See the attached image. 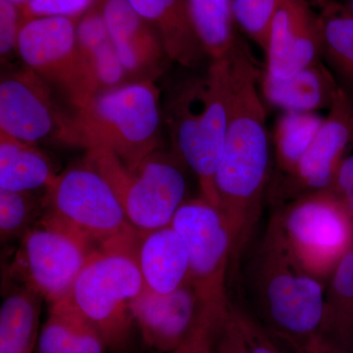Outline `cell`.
<instances>
[{
	"label": "cell",
	"mask_w": 353,
	"mask_h": 353,
	"mask_svg": "<svg viewBox=\"0 0 353 353\" xmlns=\"http://www.w3.org/2000/svg\"><path fill=\"white\" fill-rule=\"evenodd\" d=\"M261 72L245 43L230 55L231 108L215 189L231 232L234 264L252 240L271 183L273 141L257 88Z\"/></svg>",
	"instance_id": "obj_1"
},
{
	"label": "cell",
	"mask_w": 353,
	"mask_h": 353,
	"mask_svg": "<svg viewBox=\"0 0 353 353\" xmlns=\"http://www.w3.org/2000/svg\"><path fill=\"white\" fill-rule=\"evenodd\" d=\"M248 283L261 324L296 353L321 334L326 284L297 260L275 216L248 266Z\"/></svg>",
	"instance_id": "obj_2"
},
{
	"label": "cell",
	"mask_w": 353,
	"mask_h": 353,
	"mask_svg": "<svg viewBox=\"0 0 353 353\" xmlns=\"http://www.w3.org/2000/svg\"><path fill=\"white\" fill-rule=\"evenodd\" d=\"M231 97L229 57L210 61L205 73L178 83L163 108L172 152L194 172L201 196L218 208L215 174L226 139Z\"/></svg>",
	"instance_id": "obj_3"
},
{
	"label": "cell",
	"mask_w": 353,
	"mask_h": 353,
	"mask_svg": "<svg viewBox=\"0 0 353 353\" xmlns=\"http://www.w3.org/2000/svg\"><path fill=\"white\" fill-rule=\"evenodd\" d=\"M83 148L113 153L129 170L159 150L164 125L154 80L134 81L101 92L75 109Z\"/></svg>",
	"instance_id": "obj_4"
},
{
	"label": "cell",
	"mask_w": 353,
	"mask_h": 353,
	"mask_svg": "<svg viewBox=\"0 0 353 353\" xmlns=\"http://www.w3.org/2000/svg\"><path fill=\"white\" fill-rule=\"evenodd\" d=\"M139 238L138 231L97 248L66 299L113 350L129 340L134 323L132 303L145 289L137 255Z\"/></svg>",
	"instance_id": "obj_5"
},
{
	"label": "cell",
	"mask_w": 353,
	"mask_h": 353,
	"mask_svg": "<svg viewBox=\"0 0 353 353\" xmlns=\"http://www.w3.org/2000/svg\"><path fill=\"white\" fill-rule=\"evenodd\" d=\"M85 158L110 183L128 220L141 233L170 226L185 201V164L173 152L157 150L134 170L108 150H88Z\"/></svg>",
	"instance_id": "obj_6"
},
{
	"label": "cell",
	"mask_w": 353,
	"mask_h": 353,
	"mask_svg": "<svg viewBox=\"0 0 353 353\" xmlns=\"http://www.w3.org/2000/svg\"><path fill=\"white\" fill-rule=\"evenodd\" d=\"M43 199L44 214L95 248L138 232L128 220L115 190L87 158L58 174L44 190Z\"/></svg>",
	"instance_id": "obj_7"
},
{
	"label": "cell",
	"mask_w": 353,
	"mask_h": 353,
	"mask_svg": "<svg viewBox=\"0 0 353 353\" xmlns=\"http://www.w3.org/2000/svg\"><path fill=\"white\" fill-rule=\"evenodd\" d=\"M97 250L80 234L43 214L21 239L9 277L50 305L66 301L74 283Z\"/></svg>",
	"instance_id": "obj_8"
},
{
	"label": "cell",
	"mask_w": 353,
	"mask_h": 353,
	"mask_svg": "<svg viewBox=\"0 0 353 353\" xmlns=\"http://www.w3.org/2000/svg\"><path fill=\"white\" fill-rule=\"evenodd\" d=\"M274 216L297 260L325 284L353 250V221L327 190L294 199Z\"/></svg>",
	"instance_id": "obj_9"
},
{
	"label": "cell",
	"mask_w": 353,
	"mask_h": 353,
	"mask_svg": "<svg viewBox=\"0 0 353 353\" xmlns=\"http://www.w3.org/2000/svg\"><path fill=\"white\" fill-rule=\"evenodd\" d=\"M171 226L185 241L189 255V283L199 306L226 315L231 303L227 277L232 263L231 232L217 206L203 196L183 202Z\"/></svg>",
	"instance_id": "obj_10"
},
{
	"label": "cell",
	"mask_w": 353,
	"mask_h": 353,
	"mask_svg": "<svg viewBox=\"0 0 353 353\" xmlns=\"http://www.w3.org/2000/svg\"><path fill=\"white\" fill-rule=\"evenodd\" d=\"M0 134L29 145L83 148L75 115L62 108L50 85L25 66L2 76Z\"/></svg>",
	"instance_id": "obj_11"
},
{
	"label": "cell",
	"mask_w": 353,
	"mask_h": 353,
	"mask_svg": "<svg viewBox=\"0 0 353 353\" xmlns=\"http://www.w3.org/2000/svg\"><path fill=\"white\" fill-rule=\"evenodd\" d=\"M78 21L59 16L26 21L17 41L24 66L57 88L75 109L97 95L79 50Z\"/></svg>",
	"instance_id": "obj_12"
},
{
	"label": "cell",
	"mask_w": 353,
	"mask_h": 353,
	"mask_svg": "<svg viewBox=\"0 0 353 353\" xmlns=\"http://www.w3.org/2000/svg\"><path fill=\"white\" fill-rule=\"evenodd\" d=\"M353 148V104L339 88L321 128L296 170L274 188L277 196L299 197L328 189Z\"/></svg>",
	"instance_id": "obj_13"
},
{
	"label": "cell",
	"mask_w": 353,
	"mask_h": 353,
	"mask_svg": "<svg viewBox=\"0 0 353 353\" xmlns=\"http://www.w3.org/2000/svg\"><path fill=\"white\" fill-rule=\"evenodd\" d=\"M324 29L308 0H279L269 32L265 71L277 79L323 60Z\"/></svg>",
	"instance_id": "obj_14"
},
{
	"label": "cell",
	"mask_w": 353,
	"mask_h": 353,
	"mask_svg": "<svg viewBox=\"0 0 353 353\" xmlns=\"http://www.w3.org/2000/svg\"><path fill=\"white\" fill-rule=\"evenodd\" d=\"M101 13L131 82L155 81L168 69L172 61L159 34L127 0H105Z\"/></svg>",
	"instance_id": "obj_15"
},
{
	"label": "cell",
	"mask_w": 353,
	"mask_h": 353,
	"mask_svg": "<svg viewBox=\"0 0 353 353\" xmlns=\"http://www.w3.org/2000/svg\"><path fill=\"white\" fill-rule=\"evenodd\" d=\"M199 301L190 283L170 294L143 289L132 303V315L146 345L173 352L185 338L199 313Z\"/></svg>",
	"instance_id": "obj_16"
},
{
	"label": "cell",
	"mask_w": 353,
	"mask_h": 353,
	"mask_svg": "<svg viewBox=\"0 0 353 353\" xmlns=\"http://www.w3.org/2000/svg\"><path fill=\"white\" fill-rule=\"evenodd\" d=\"M154 28L172 62L188 69L201 66L208 57L197 36L189 0H127Z\"/></svg>",
	"instance_id": "obj_17"
},
{
	"label": "cell",
	"mask_w": 353,
	"mask_h": 353,
	"mask_svg": "<svg viewBox=\"0 0 353 353\" xmlns=\"http://www.w3.org/2000/svg\"><path fill=\"white\" fill-rule=\"evenodd\" d=\"M259 83L265 101L285 112L329 111L339 92L336 79L323 60L285 79L274 78L264 70Z\"/></svg>",
	"instance_id": "obj_18"
},
{
	"label": "cell",
	"mask_w": 353,
	"mask_h": 353,
	"mask_svg": "<svg viewBox=\"0 0 353 353\" xmlns=\"http://www.w3.org/2000/svg\"><path fill=\"white\" fill-rule=\"evenodd\" d=\"M137 255L146 289L166 294L189 283L187 248L171 225L141 233Z\"/></svg>",
	"instance_id": "obj_19"
},
{
	"label": "cell",
	"mask_w": 353,
	"mask_h": 353,
	"mask_svg": "<svg viewBox=\"0 0 353 353\" xmlns=\"http://www.w3.org/2000/svg\"><path fill=\"white\" fill-rule=\"evenodd\" d=\"M101 6L88 11L77 23L79 50L97 95L131 82L109 34Z\"/></svg>",
	"instance_id": "obj_20"
},
{
	"label": "cell",
	"mask_w": 353,
	"mask_h": 353,
	"mask_svg": "<svg viewBox=\"0 0 353 353\" xmlns=\"http://www.w3.org/2000/svg\"><path fill=\"white\" fill-rule=\"evenodd\" d=\"M36 347L37 353H104L108 345L101 333L64 301L50 305Z\"/></svg>",
	"instance_id": "obj_21"
},
{
	"label": "cell",
	"mask_w": 353,
	"mask_h": 353,
	"mask_svg": "<svg viewBox=\"0 0 353 353\" xmlns=\"http://www.w3.org/2000/svg\"><path fill=\"white\" fill-rule=\"evenodd\" d=\"M58 174L50 157L38 145L0 134V190L34 192L46 190Z\"/></svg>",
	"instance_id": "obj_22"
},
{
	"label": "cell",
	"mask_w": 353,
	"mask_h": 353,
	"mask_svg": "<svg viewBox=\"0 0 353 353\" xmlns=\"http://www.w3.org/2000/svg\"><path fill=\"white\" fill-rule=\"evenodd\" d=\"M43 299L20 285H13L0 307V353H32L39 338Z\"/></svg>",
	"instance_id": "obj_23"
},
{
	"label": "cell",
	"mask_w": 353,
	"mask_h": 353,
	"mask_svg": "<svg viewBox=\"0 0 353 353\" xmlns=\"http://www.w3.org/2000/svg\"><path fill=\"white\" fill-rule=\"evenodd\" d=\"M324 29L323 61L353 104V16L336 0L320 8Z\"/></svg>",
	"instance_id": "obj_24"
},
{
	"label": "cell",
	"mask_w": 353,
	"mask_h": 353,
	"mask_svg": "<svg viewBox=\"0 0 353 353\" xmlns=\"http://www.w3.org/2000/svg\"><path fill=\"white\" fill-rule=\"evenodd\" d=\"M321 336L353 352V250L327 282Z\"/></svg>",
	"instance_id": "obj_25"
},
{
	"label": "cell",
	"mask_w": 353,
	"mask_h": 353,
	"mask_svg": "<svg viewBox=\"0 0 353 353\" xmlns=\"http://www.w3.org/2000/svg\"><path fill=\"white\" fill-rule=\"evenodd\" d=\"M190 16L210 61L225 59L243 39L238 32L231 0H189Z\"/></svg>",
	"instance_id": "obj_26"
},
{
	"label": "cell",
	"mask_w": 353,
	"mask_h": 353,
	"mask_svg": "<svg viewBox=\"0 0 353 353\" xmlns=\"http://www.w3.org/2000/svg\"><path fill=\"white\" fill-rule=\"evenodd\" d=\"M325 118L316 112L287 111L280 116L273 136L277 179L274 188L292 175L307 152Z\"/></svg>",
	"instance_id": "obj_27"
},
{
	"label": "cell",
	"mask_w": 353,
	"mask_h": 353,
	"mask_svg": "<svg viewBox=\"0 0 353 353\" xmlns=\"http://www.w3.org/2000/svg\"><path fill=\"white\" fill-rule=\"evenodd\" d=\"M44 192L0 190V236L2 243L22 239L44 214Z\"/></svg>",
	"instance_id": "obj_28"
},
{
	"label": "cell",
	"mask_w": 353,
	"mask_h": 353,
	"mask_svg": "<svg viewBox=\"0 0 353 353\" xmlns=\"http://www.w3.org/2000/svg\"><path fill=\"white\" fill-rule=\"evenodd\" d=\"M279 0H231V9L239 29L266 52L269 32Z\"/></svg>",
	"instance_id": "obj_29"
},
{
	"label": "cell",
	"mask_w": 353,
	"mask_h": 353,
	"mask_svg": "<svg viewBox=\"0 0 353 353\" xmlns=\"http://www.w3.org/2000/svg\"><path fill=\"white\" fill-rule=\"evenodd\" d=\"M228 313L220 315L199 306L196 321L172 353H217L218 336Z\"/></svg>",
	"instance_id": "obj_30"
},
{
	"label": "cell",
	"mask_w": 353,
	"mask_h": 353,
	"mask_svg": "<svg viewBox=\"0 0 353 353\" xmlns=\"http://www.w3.org/2000/svg\"><path fill=\"white\" fill-rule=\"evenodd\" d=\"M105 0H30L21 9L23 21L34 18L59 16L80 19L83 15L95 7H101Z\"/></svg>",
	"instance_id": "obj_31"
},
{
	"label": "cell",
	"mask_w": 353,
	"mask_h": 353,
	"mask_svg": "<svg viewBox=\"0 0 353 353\" xmlns=\"http://www.w3.org/2000/svg\"><path fill=\"white\" fill-rule=\"evenodd\" d=\"M233 310L248 353H288L280 347L277 340L272 336L263 325L257 322L248 311L234 305Z\"/></svg>",
	"instance_id": "obj_32"
},
{
	"label": "cell",
	"mask_w": 353,
	"mask_h": 353,
	"mask_svg": "<svg viewBox=\"0 0 353 353\" xmlns=\"http://www.w3.org/2000/svg\"><path fill=\"white\" fill-rule=\"evenodd\" d=\"M23 21L19 7L8 0H0V54L1 61L17 53L18 36Z\"/></svg>",
	"instance_id": "obj_33"
},
{
	"label": "cell",
	"mask_w": 353,
	"mask_h": 353,
	"mask_svg": "<svg viewBox=\"0 0 353 353\" xmlns=\"http://www.w3.org/2000/svg\"><path fill=\"white\" fill-rule=\"evenodd\" d=\"M327 192L340 203L353 221V154L348 155Z\"/></svg>",
	"instance_id": "obj_34"
},
{
	"label": "cell",
	"mask_w": 353,
	"mask_h": 353,
	"mask_svg": "<svg viewBox=\"0 0 353 353\" xmlns=\"http://www.w3.org/2000/svg\"><path fill=\"white\" fill-rule=\"evenodd\" d=\"M217 353H248L240 326L234 317L232 303L226 319L221 326L217 341Z\"/></svg>",
	"instance_id": "obj_35"
},
{
	"label": "cell",
	"mask_w": 353,
	"mask_h": 353,
	"mask_svg": "<svg viewBox=\"0 0 353 353\" xmlns=\"http://www.w3.org/2000/svg\"><path fill=\"white\" fill-rule=\"evenodd\" d=\"M303 353H353L345 348L336 345L325 338V336H315L310 343H308L307 347L304 350Z\"/></svg>",
	"instance_id": "obj_36"
},
{
	"label": "cell",
	"mask_w": 353,
	"mask_h": 353,
	"mask_svg": "<svg viewBox=\"0 0 353 353\" xmlns=\"http://www.w3.org/2000/svg\"><path fill=\"white\" fill-rule=\"evenodd\" d=\"M350 15L353 16V0H336Z\"/></svg>",
	"instance_id": "obj_37"
},
{
	"label": "cell",
	"mask_w": 353,
	"mask_h": 353,
	"mask_svg": "<svg viewBox=\"0 0 353 353\" xmlns=\"http://www.w3.org/2000/svg\"><path fill=\"white\" fill-rule=\"evenodd\" d=\"M8 1L12 2L16 6L19 7L21 10V9L24 8L29 3L30 0H8Z\"/></svg>",
	"instance_id": "obj_38"
},
{
	"label": "cell",
	"mask_w": 353,
	"mask_h": 353,
	"mask_svg": "<svg viewBox=\"0 0 353 353\" xmlns=\"http://www.w3.org/2000/svg\"><path fill=\"white\" fill-rule=\"evenodd\" d=\"M313 1H314L316 6L319 7L320 9L322 8L323 6H326L327 3H329L331 0H313Z\"/></svg>",
	"instance_id": "obj_39"
}]
</instances>
